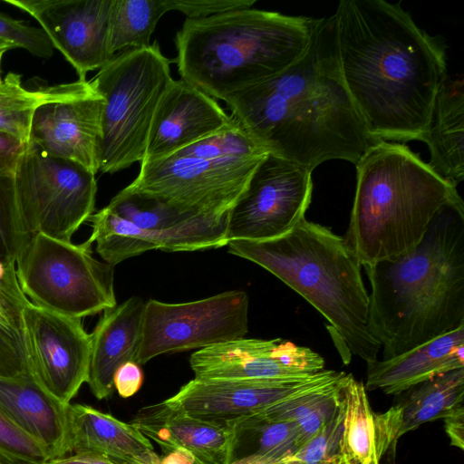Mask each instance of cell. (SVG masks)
I'll use <instances>...</instances> for the list:
<instances>
[{
	"label": "cell",
	"instance_id": "obj_1",
	"mask_svg": "<svg viewBox=\"0 0 464 464\" xmlns=\"http://www.w3.org/2000/svg\"><path fill=\"white\" fill-rule=\"evenodd\" d=\"M336 19L344 84L374 140H420L447 75V44L399 4L341 0Z\"/></svg>",
	"mask_w": 464,
	"mask_h": 464
},
{
	"label": "cell",
	"instance_id": "obj_2",
	"mask_svg": "<svg viewBox=\"0 0 464 464\" xmlns=\"http://www.w3.org/2000/svg\"><path fill=\"white\" fill-rule=\"evenodd\" d=\"M224 102L256 144L312 171L330 160L355 165L377 141L343 80L334 14L317 19L308 47L293 64Z\"/></svg>",
	"mask_w": 464,
	"mask_h": 464
},
{
	"label": "cell",
	"instance_id": "obj_3",
	"mask_svg": "<svg viewBox=\"0 0 464 464\" xmlns=\"http://www.w3.org/2000/svg\"><path fill=\"white\" fill-rule=\"evenodd\" d=\"M368 327L387 360L464 325V202L445 204L410 251L364 266Z\"/></svg>",
	"mask_w": 464,
	"mask_h": 464
},
{
	"label": "cell",
	"instance_id": "obj_4",
	"mask_svg": "<svg viewBox=\"0 0 464 464\" xmlns=\"http://www.w3.org/2000/svg\"><path fill=\"white\" fill-rule=\"evenodd\" d=\"M227 246L230 254L264 267L320 312L344 363L351 353L366 362L378 360L381 344L368 327L362 265L343 237L304 218L279 237L231 240Z\"/></svg>",
	"mask_w": 464,
	"mask_h": 464
},
{
	"label": "cell",
	"instance_id": "obj_5",
	"mask_svg": "<svg viewBox=\"0 0 464 464\" xmlns=\"http://www.w3.org/2000/svg\"><path fill=\"white\" fill-rule=\"evenodd\" d=\"M317 19L252 7L186 18L175 37L179 73L208 96L225 101L298 60Z\"/></svg>",
	"mask_w": 464,
	"mask_h": 464
},
{
	"label": "cell",
	"instance_id": "obj_6",
	"mask_svg": "<svg viewBox=\"0 0 464 464\" xmlns=\"http://www.w3.org/2000/svg\"><path fill=\"white\" fill-rule=\"evenodd\" d=\"M356 188L343 237L362 266L416 246L457 186L401 143L377 140L355 164Z\"/></svg>",
	"mask_w": 464,
	"mask_h": 464
},
{
	"label": "cell",
	"instance_id": "obj_7",
	"mask_svg": "<svg viewBox=\"0 0 464 464\" xmlns=\"http://www.w3.org/2000/svg\"><path fill=\"white\" fill-rule=\"evenodd\" d=\"M267 153L234 121L167 157L140 162L137 178L124 188L183 211L221 218Z\"/></svg>",
	"mask_w": 464,
	"mask_h": 464
},
{
	"label": "cell",
	"instance_id": "obj_8",
	"mask_svg": "<svg viewBox=\"0 0 464 464\" xmlns=\"http://www.w3.org/2000/svg\"><path fill=\"white\" fill-rule=\"evenodd\" d=\"M169 63L154 42L123 51L90 81L103 99L99 171L115 173L143 160L156 109L174 81Z\"/></svg>",
	"mask_w": 464,
	"mask_h": 464
},
{
	"label": "cell",
	"instance_id": "obj_9",
	"mask_svg": "<svg viewBox=\"0 0 464 464\" xmlns=\"http://www.w3.org/2000/svg\"><path fill=\"white\" fill-rule=\"evenodd\" d=\"M19 285L30 302L82 319L117 304L113 266L94 258L92 245L32 236L15 261Z\"/></svg>",
	"mask_w": 464,
	"mask_h": 464
},
{
	"label": "cell",
	"instance_id": "obj_10",
	"mask_svg": "<svg viewBox=\"0 0 464 464\" xmlns=\"http://www.w3.org/2000/svg\"><path fill=\"white\" fill-rule=\"evenodd\" d=\"M16 207L23 232L71 242L92 215L97 183L84 167L46 155L27 143L14 172Z\"/></svg>",
	"mask_w": 464,
	"mask_h": 464
},
{
	"label": "cell",
	"instance_id": "obj_11",
	"mask_svg": "<svg viewBox=\"0 0 464 464\" xmlns=\"http://www.w3.org/2000/svg\"><path fill=\"white\" fill-rule=\"evenodd\" d=\"M248 305L247 294L236 290L179 304L150 299L135 362L243 338L248 331Z\"/></svg>",
	"mask_w": 464,
	"mask_h": 464
},
{
	"label": "cell",
	"instance_id": "obj_12",
	"mask_svg": "<svg viewBox=\"0 0 464 464\" xmlns=\"http://www.w3.org/2000/svg\"><path fill=\"white\" fill-rule=\"evenodd\" d=\"M312 170L267 153L227 216L226 240L263 241L291 231L313 192Z\"/></svg>",
	"mask_w": 464,
	"mask_h": 464
},
{
	"label": "cell",
	"instance_id": "obj_13",
	"mask_svg": "<svg viewBox=\"0 0 464 464\" xmlns=\"http://www.w3.org/2000/svg\"><path fill=\"white\" fill-rule=\"evenodd\" d=\"M24 324L31 374L53 396L70 403L87 381L91 334L81 319L31 302L24 307Z\"/></svg>",
	"mask_w": 464,
	"mask_h": 464
},
{
	"label": "cell",
	"instance_id": "obj_14",
	"mask_svg": "<svg viewBox=\"0 0 464 464\" xmlns=\"http://www.w3.org/2000/svg\"><path fill=\"white\" fill-rule=\"evenodd\" d=\"M340 373L323 370L308 378L268 382L194 378L165 401L191 417L237 426L276 403L328 382Z\"/></svg>",
	"mask_w": 464,
	"mask_h": 464
},
{
	"label": "cell",
	"instance_id": "obj_15",
	"mask_svg": "<svg viewBox=\"0 0 464 464\" xmlns=\"http://www.w3.org/2000/svg\"><path fill=\"white\" fill-rule=\"evenodd\" d=\"M34 17L53 47L75 69L79 81L115 54L110 46L114 0H3Z\"/></svg>",
	"mask_w": 464,
	"mask_h": 464
},
{
	"label": "cell",
	"instance_id": "obj_16",
	"mask_svg": "<svg viewBox=\"0 0 464 464\" xmlns=\"http://www.w3.org/2000/svg\"><path fill=\"white\" fill-rule=\"evenodd\" d=\"M197 379L285 381L308 378L324 361L310 348L276 338H239L199 349L189 359Z\"/></svg>",
	"mask_w": 464,
	"mask_h": 464
},
{
	"label": "cell",
	"instance_id": "obj_17",
	"mask_svg": "<svg viewBox=\"0 0 464 464\" xmlns=\"http://www.w3.org/2000/svg\"><path fill=\"white\" fill-rule=\"evenodd\" d=\"M102 108L103 99L92 83L72 98L44 103L33 116L28 143L50 157L75 162L96 175Z\"/></svg>",
	"mask_w": 464,
	"mask_h": 464
},
{
	"label": "cell",
	"instance_id": "obj_18",
	"mask_svg": "<svg viewBox=\"0 0 464 464\" xmlns=\"http://www.w3.org/2000/svg\"><path fill=\"white\" fill-rule=\"evenodd\" d=\"M233 122L214 98L185 80H174L156 109L140 162L167 157Z\"/></svg>",
	"mask_w": 464,
	"mask_h": 464
},
{
	"label": "cell",
	"instance_id": "obj_19",
	"mask_svg": "<svg viewBox=\"0 0 464 464\" xmlns=\"http://www.w3.org/2000/svg\"><path fill=\"white\" fill-rule=\"evenodd\" d=\"M107 207L149 231L160 241L163 251H195L227 246L228 214L216 218L187 212L125 188Z\"/></svg>",
	"mask_w": 464,
	"mask_h": 464
},
{
	"label": "cell",
	"instance_id": "obj_20",
	"mask_svg": "<svg viewBox=\"0 0 464 464\" xmlns=\"http://www.w3.org/2000/svg\"><path fill=\"white\" fill-rule=\"evenodd\" d=\"M169 453L189 452L196 464H230L238 432L236 425L202 420L181 412L165 401L142 407L130 422Z\"/></svg>",
	"mask_w": 464,
	"mask_h": 464
},
{
	"label": "cell",
	"instance_id": "obj_21",
	"mask_svg": "<svg viewBox=\"0 0 464 464\" xmlns=\"http://www.w3.org/2000/svg\"><path fill=\"white\" fill-rule=\"evenodd\" d=\"M68 405L44 390L32 374L0 377V409L43 448L49 459L71 452Z\"/></svg>",
	"mask_w": 464,
	"mask_h": 464
},
{
	"label": "cell",
	"instance_id": "obj_22",
	"mask_svg": "<svg viewBox=\"0 0 464 464\" xmlns=\"http://www.w3.org/2000/svg\"><path fill=\"white\" fill-rule=\"evenodd\" d=\"M145 303L140 296H131L104 310L91 334L86 382L99 400L111 394L117 369L127 362H135L141 339Z\"/></svg>",
	"mask_w": 464,
	"mask_h": 464
},
{
	"label": "cell",
	"instance_id": "obj_23",
	"mask_svg": "<svg viewBox=\"0 0 464 464\" xmlns=\"http://www.w3.org/2000/svg\"><path fill=\"white\" fill-rule=\"evenodd\" d=\"M464 368V325L387 360L367 362L365 390L399 395L414 385Z\"/></svg>",
	"mask_w": 464,
	"mask_h": 464
},
{
	"label": "cell",
	"instance_id": "obj_24",
	"mask_svg": "<svg viewBox=\"0 0 464 464\" xmlns=\"http://www.w3.org/2000/svg\"><path fill=\"white\" fill-rule=\"evenodd\" d=\"M67 420L71 451L97 453L125 464H160L150 440L131 423L78 403H69Z\"/></svg>",
	"mask_w": 464,
	"mask_h": 464
},
{
	"label": "cell",
	"instance_id": "obj_25",
	"mask_svg": "<svg viewBox=\"0 0 464 464\" xmlns=\"http://www.w3.org/2000/svg\"><path fill=\"white\" fill-rule=\"evenodd\" d=\"M421 141L430 152V167L455 186L464 179V85L462 76L441 82Z\"/></svg>",
	"mask_w": 464,
	"mask_h": 464
},
{
	"label": "cell",
	"instance_id": "obj_26",
	"mask_svg": "<svg viewBox=\"0 0 464 464\" xmlns=\"http://www.w3.org/2000/svg\"><path fill=\"white\" fill-rule=\"evenodd\" d=\"M346 376L345 372H341L328 382L276 403L248 420L256 422L295 421L305 443L342 408Z\"/></svg>",
	"mask_w": 464,
	"mask_h": 464
},
{
	"label": "cell",
	"instance_id": "obj_27",
	"mask_svg": "<svg viewBox=\"0 0 464 464\" xmlns=\"http://www.w3.org/2000/svg\"><path fill=\"white\" fill-rule=\"evenodd\" d=\"M21 74L9 72L0 84V133L24 144L29 141L33 116L41 105L72 98L90 86V82L77 81L35 90L22 85Z\"/></svg>",
	"mask_w": 464,
	"mask_h": 464
},
{
	"label": "cell",
	"instance_id": "obj_28",
	"mask_svg": "<svg viewBox=\"0 0 464 464\" xmlns=\"http://www.w3.org/2000/svg\"><path fill=\"white\" fill-rule=\"evenodd\" d=\"M401 427L399 436L421 424L444 418L463 405L464 368L453 370L412 386L400 393Z\"/></svg>",
	"mask_w": 464,
	"mask_h": 464
},
{
	"label": "cell",
	"instance_id": "obj_29",
	"mask_svg": "<svg viewBox=\"0 0 464 464\" xmlns=\"http://www.w3.org/2000/svg\"><path fill=\"white\" fill-rule=\"evenodd\" d=\"M167 12V0H114L110 30L111 52L115 54L150 45V36Z\"/></svg>",
	"mask_w": 464,
	"mask_h": 464
},
{
	"label": "cell",
	"instance_id": "obj_30",
	"mask_svg": "<svg viewBox=\"0 0 464 464\" xmlns=\"http://www.w3.org/2000/svg\"><path fill=\"white\" fill-rule=\"evenodd\" d=\"M342 451L361 464H370L375 451L373 412L364 385L352 374L343 386Z\"/></svg>",
	"mask_w": 464,
	"mask_h": 464
},
{
	"label": "cell",
	"instance_id": "obj_31",
	"mask_svg": "<svg viewBox=\"0 0 464 464\" xmlns=\"http://www.w3.org/2000/svg\"><path fill=\"white\" fill-rule=\"evenodd\" d=\"M29 303L19 285L14 266L0 277V334L27 360L24 310Z\"/></svg>",
	"mask_w": 464,
	"mask_h": 464
},
{
	"label": "cell",
	"instance_id": "obj_32",
	"mask_svg": "<svg viewBox=\"0 0 464 464\" xmlns=\"http://www.w3.org/2000/svg\"><path fill=\"white\" fill-rule=\"evenodd\" d=\"M343 421V401L335 417L315 436L293 455L274 464H337L342 452Z\"/></svg>",
	"mask_w": 464,
	"mask_h": 464
},
{
	"label": "cell",
	"instance_id": "obj_33",
	"mask_svg": "<svg viewBox=\"0 0 464 464\" xmlns=\"http://www.w3.org/2000/svg\"><path fill=\"white\" fill-rule=\"evenodd\" d=\"M29 238L23 232L18 216L14 175L0 177V261L15 264Z\"/></svg>",
	"mask_w": 464,
	"mask_h": 464
},
{
	"label": "cell",
	"instance_id": "obj_34",
	"mask_svg": "<svg viewBox=\"0 0 464 464\" xmlns=\"http://www.w3.org/2000/svg\"><path fill=\"white\" fill-rule=\"evenodd\" d=\"M43 448L0 409V464H45Z\"/></svg>",
	"mask_w": 464,
	"mask_h": 464
},
{
	"label": "cell",
	"instance_id": "obj_35",
	"mask_svg": "<svg viewBox=\"0 0 464 464\" xmlns=\"http://www.w3.org/2000/svg\"><path fill=\"white\" fill-rule=\"evenodd\" d=\"M0 41L13 48H23L34 56L48 59L54 47L42 28L31 26L0 13Z\"/></svg>",
	"mask_w": 464,
	"mask_h": 464
},
{
	"label": "cell",
	"instance_id": "obj_36",
	"mask_svg": "<svg viewBox=\"0 0 464 464\" xmlns=\"http://www.w3.org/2000/svg\"><path fill=\"white\" fill-rule=\"evenodd\" d=\"M255 3L256 0H168L169 11H179L191 19L251 8Z\"/></svg>",
	"mask_w": 464,
	"mask_h": 464
},
{
	"label": "cell",
	"instance_id": "obj_37",
	"mask_svg": "<svg viewBox=\"0 0 464 464\" xmlns=\"http://www.w3.org/2000/svg\"><path fill=\"white\" fill-rule=\"evenodd\" d=\"M374 446L379 459L395 449L401 427V408L394 405L382 414L373 413Z\"/></svg>",
	"mask_w": 464,
	"mask_h": 464
},
{
	"label": "cell",
	"instance_id": "obj_38",
	"mask_svg": "<svg viewBox=\"0 0 464 464\" xmlns=\"http://www.w3.org/2000/svg\"><path fill=\"white\" fill-rule=\"evenodd\" d=\"M29 374L31 371L26 356L0 334V377L15 378Z\"/></svg>",
	"mask_w": 464,
	"mask_h": 464
},
{
	"label": "cell",
	"instance_id": "obj_39",
	"mask_svg": "<svg viewBox=\"0 0 464 464\" xmlns=\"http://www.w3.org/2000/svg\"><path fill=\"white\" fill-rule=\"evenodd\" d=\"M143 373L141 368L135 362H127L121 365L113 378V384L122 398L134 395L141 387Z\"/></svg>",
	"mask_w": 464,
	"mask_h": 464
},
{
	"label": "cell",
	"instance_id": "obj_40",
	"mask_svg": "<svg viewBox=\"0 0 464 464\" xmlns=\"http://www.w3.org/2000/svg\"><path fill=\"white\" fill-rule=\"evenodd\" d=\"M27 144L0 133V177L13 176Z\"/></svg>",
	"mask_w": 464,
	"mask_h": 464
},
{
	"label": "cell",
	"instance_id": "obj_41",
	"mask_svg": "<svg viewBox=\"0 0 464 464\" xmlns=\"http://www.w3.org/2000/svg\"><path fill=\"white\" fill-rule=\"evenodd\" d=\"M444 419L445 431L450 444L464 449V406L461 405L447 415Z\"/></svg>",
	"mask_w": 464,
	"mask_h": 464
},
{
	"label": "cell",
	"instance_id": "obj_42",
	"mask_svg": "<svg viewBox=\"0 0 464 464\" xmlns=\"http://www.w3.org/2000/svg\"><path fill=\"white\" fill-rule=\"evenodd\" d=\"M45 464H125L101 454L92 452H77L69 457L49 459Z\"/></svg>",
	"mask_w": 464,
	"mask_h": 464
},
{
	"label": "cell",
	"instance_id": "obj_43",
	"mask_svg": "<svg viewBox=\"0 0 464 464\" xmlns=\"http://www.w3.org/2000/svg\"><path fill=\"white\" fill-rule=\"evenodd\" d=\"M160 464H196L193 456L183 450H177L166 453L160 458Z\"/></svg>",
	"mask_w": 464,
	"mask_h": 464
},
{
	"label": "cell",
	"instance_id": "obj_44",
	"mask_svg": "<svg viewBox=\"0 0 464 464\" xmlns=\"http://www.w3.org/2000/svg\"><path fill=\"white\" fill-rule=\"evenodd\" d=\"M337 464H361V463L356 461L355 459H352L346 453L342 451Z\"/></svg>",
	"mask_w": 464,
	"mask_h": 464
},
{
	"label": "cell",
	"instance_id": "obj_45",
	"mask_svg": "<svg viewBox=\"0 0 464 464\" xmlns=\"http://www.w3.org/2000/svg\"><path fill=\"white\" fill-rule=\"evenodd\" d=\"M9 50H10L9 48H0V84L3 82V79L1 77V62H2V59H3V56H4L5 53L9 51Z\"/></svg>",
	"mask_w": 464,
	"mask_h": 464
},
{
	"label": "cell",
	"instance_id": "obj_46",
	"mask_svg": "<svg viewBox=\"0 0 464 464\" xmlns=\"http://www.w3.org/2000/svg\"><path fill=\"white\" fill-rule=\"evenodd\" d=\"M379 461H380V459H379L377 454L374 453L370 464H379Z\"/></svg>",
	"mask_w": 464,
	"mask_h": 464
},
{
	"label": "cell",
	"instance_id": "obj_47",
	"mask_svg": "<svg viewBox=\"0 0 464 464\" xmlns=\"http://www.w3.org/2000/svg\"><path fill=\"white\" fill-rule=\"evenodd\" d=\"M0 48H9L10 50L11 49H14L11 45L0 41Z\"/></svg>",
	"mask_w": 464,
	"mask_h": 464
}]
</instances>
